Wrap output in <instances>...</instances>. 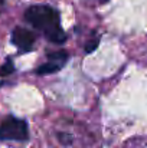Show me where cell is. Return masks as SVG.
<instances>
[{"label":"cell","mask_w":147,"mask_h":148,"mask_svg":"<svg viewBox=\"0 0 147 148\" xmlns=\"http://www.w3.org/2000/svg\"><path fill=\"white\" fill-rule=\"evenodd\" d=\"M25 19L33 27L42 30L53 43H62L65 40V33L59 25V14L55 9L45 4L30 6L25 12Z\"/></svg>","instance_id":"cell-1"},{"label":"cell","mask_w":147,"mask_h":148,"mask_svg":"<svg viewBox=\"0 0 147 148\" xmlns=\"http://www.w3.org/2000/svg\"><path fill=\"white\" fill-rule=\"evenodd\" d=\"M28 138V124L19 118H6L0 124V140L23 141Z\"/></svg>","instance_id":"cell-2"},{"label":"cell","mask_w":147,"mask_h":148,"mask_svg":"<svg viewBox=\"0 0 147 148\" xmlns=\"http://www.w3.org/2000/svg\"><path fill=\"white\" fill-rule=\"evenodd\" d=\"M35 35L25 27H16L12 33V42L22 50H32L35 46Z\"/></svg>","instance_id":"cell-3"},{"label":"cell","mask_w":147,"mask_h":148,"mask_svg":"<svg viewBox=\"0 0 147 148\" xmlns=\"http://www.w3.org/2000/svg\"><path fill=\"white\" fill-rule=\"evenodd\" d=\"M61 66H62L61 63H58V62H55V60H50L48 63L41 65V66L36 69V73H38V75H49V73H53V72L59 71Z\"/></svg>","instance_id":"cell-4"},{"label":"cell","mask_w":147,"mask_h":148,"mask_svg":"<svg viewBox=\"0 0 147 148\" xmlns=\"http://www.w3.org/2000/svg\"><path fill=\"white\" fill-rule=\"evenodd\" d=\"M13 63H12V60H6V63L0 68V76H6V75H10L12 72H13Z\"/></svg>","instance_id":"cell-5"},{"label":"cell","mask_w":147,"mask_h":148,"mask_svg":"<svg viewBox=\"0 0 147 148\" xmlns=\"http://www.w3.org/2000/svg\"><path fill=\"white\" fill-rule=\"evenodd\" d=\"M58 138H59V141H61L62 144H71V143H72V137H71L69 134L61 132V134L58 135Z\"/></svg>","instance_id":"cell-6"},{"label":"cell","mask_w":147,"mask_h":148,"mask_svg":"<svg viewBox=\"0 0 147 148\" xmlns=\"http://www.w3.org/2000/svg\"><path fill=\"white\" fill-rule=\"evenodd\" d=\"M97 46H98V39H94V40L88 42V45H87V48H85V52L90 53V52H92V50L95 49Z\"/></svg>","instance_id":"cell-7"}]
</instances>
